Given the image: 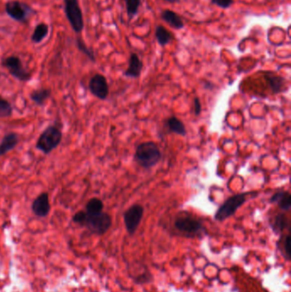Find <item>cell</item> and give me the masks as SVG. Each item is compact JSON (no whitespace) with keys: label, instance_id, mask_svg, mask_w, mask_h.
Segmentation results:
<instances>
[{"label":"cell","instance_id":"30","mask_svg":"<svg viewBox=\"0 0 291 292\" xmlns=\"http://www.w3.org/2000/svg\"><path fill=\"white\" fill-rule=\"evenodd\" d=\"M164 1H166V2H168V3H177L180 2V0H164Z\"/></svg>","mask_w":291,"mask_h":292},{"label":"cell","instance_id":"19","mask_svg":"<svg viewBox=\"0 0 291 292\" xmlns=\"http://www.w3.org/2000/svg\"><path fill=\"white\" fill-rule=\"evenodd\" d=\"M51 90L48 88H40L34 90L30 94L31 100L39 106L45 105V102L51 97Z\"/></svg>","mask_w":291,"mask_h":292},{"label":"cell","instance_id":"22","mask_svg":"<svg viewBox=\"0 0 291 292\" xmlns=\"http://www.w3.org/2000/svg\"><path fill=\"white\" fill-rule=\"evenodd\" d=\"M104 203L98 197H93L90 199L86 205V214L88 215H98L104 210Z\"/></svg>","mask_w":291,"mask_h":292},{"label":"cell","instance_id":"28","mask_svg":"<svg viewBox=\"0 0 291 292\" xmlns=\"http://www.w3.org/2000/svg\"><path fill=\"white\" fill-rule=\"evenodd\" d=\"M194 112H195L196 116H199L202 112V105H201V102L198 98L194 99Z\"/></svg>","mask_w":291,"mask_h":292},{"label":"cell","instance_id":"29","mask_svg":"<svg viewBox=\"0 0 291 292\" xmlns=\"http://www.w3.org/2000/svg\"><path fill=\"white\" fill-rule=\"evenodd\" d=\"M290 245H291V236L287 235L286 236V240H285V245H284V247H285V250H286V253L287 255V258H290V255H291V252H290Z\"/></svg>","mask_w":291,"mask_h":292},{"label":"cell","instance_id":"5","mask_svg":"<svg viewBox=\"0 0 291 292\" xmlns=\"http://www.w3.org/2000/svg\"><path fill=\"white\" fill-rule=\"evenodd\" d=\"M174 227L184 235L194 236L202 231L201 221L188 212H181L174 221Z\"/></svg>","mask_w":291,"mask_h":292},{"label":"cell","instance_id":"6","mask_svg":"<svg viewBox=\"0 0 291 292\" xmlns=\"http://www.w3.org/2000/svg\"><path fill=\"white\" fill-rule=\"evenodd\" d=\"M64 11L72 29L76 33H80L84 29L83 13L80 8L79 0H63Z\"/></svg>","mask_w":291,"mask_h":292},{"label":"cell","instance_id":"7","mask_svg":"<svg viewBox=\"0 0 291 292\" xmlns=\"http://www.w3.org/2000/svg\"><path fill=\"white\" fill-rule=\"evenodd\" d=\"M112 225V218L107 213L104 211L98 215H88L86 214V220L83 227H86L97 235H104L107 233Z\"/></svg>","mask_w":291,"mask_h":292},{"label":"cell","instance_id":"23","mask_svg":"<svg viewBox=\"0 0 291 292\" xmlns=\"http://www.w3.org/2000/svg\"><path fill=\"white\" fill-rule=\"evenodd\" d=\"M124 2H125L128 17L132 20L135 15H137L142 1L141 0H124Z\"/></svg>","mask_w":291,"mask_h":292},{"label":"cell","instance_id":"24","mask_svg":"<svg viewBox=\"0 0 291 292\" xmlns=\"http://www.w3.org/2000/svg\"><path fill=\"white\" fill-rule=\"evenodd\" d=\"M13 114V108L9 101L0 96V118H9Z\"/></svg>","mask_w":291,"mask_h":292},{"label":"cell","instance_id":"4","mask_svg":"<svg viewBox=\"0 0 291 292\" xmlns=\"http://www.w3.org/2000/svg\"><path fill=\"white\" fill-rule=\"evenodd\" d=\"M5 12L9 17L20 23H27L29 18L35 14V10L27 3L12 0L5 3Z\"/></svg>","mask_w":291,"mask_h":292},{"label":"cell","instance_id":"1","mask_svg":"<svg viewBox=\"0 0 291 292\" xmlns=\"http://www.w3.org/2000/svg\"><path fill=\"white\" fill-rule=\"evenodd\" d=\"M134 159L140 167L149 169L157 165L161 159L160 148L154 141L141 143L138 146Z\"/></svg>","mask_w":291,"mask_h":292},{"label":"cell","instance_id":"11","mask_svg":"<svg viewBox=\"0 0 291 292\" xmlns=\"http://www.w3.org/2000/svg\"><path fill=\"white\" fill-rule=\"evenodd\" d=\"M32 211L38 217H46L51 211V203L49 200V194L43 192L39 194L32 204Z\"/></svg>","mask_w":291,"mask_h":292},{"label":"cell","instance_id":"27","mask_svg":"<svg viewBox=\"0 0 291 292\" xmlns=\"http://www.w3.org/2000/svg\"><path fill=\"white\" fill-rule=\"evenodd\" d=\"M212 3L222 8V9H229L234 3V0H211Z\"/></svg>","mask_w":291,"mask_h":292},{"label":"cell","instance_id":"3","mask_svg":"<svg viewBox=\"0 0 291 292\" xmlns=\"http://www.w3.org/2000/svg\"><path fill=\"white\" fill-rule=\"evenodd\" d=\"M251 192H243L236 194L229 197L220 205L214 215V219L217 221H224L235 215L241 206L246 203L248 197L251 196Z\"/></svg>","mask_w":291,"mask_h":292},{"label":"cell","instance_id":"12","mask_svg":"<svg viewBox=\"0 0 291 292\" xmlns=\"http://www.w3.org/2000/svg\"><path fill=\"white\" fill-rule=\"evenodd\" d=\"M144 63L142 60L140 59L138 54L131 53L129 61H128V68L126 70L124 75L128 78L137 79L140 77L143 70Z\"/></svg>","mask_w":291,"mask_h":292},{"label":"cell","instance_id":"16","mask_svg":"<svg viewBox=\"0 0 291 292\" xmlns=\"http://www.w3.org/2000/svg\"><path fill=\"white\" fill-rule=\"evenodd\" d=\"M271 203H277L280 209L289 211L291 208V195L289 191H280L270 198Z\"/></svg>","mask_w":291,"mask_h":292},{"label":"cell","instance_id":"25","mask_svg":"<svg viewBox=\"0 0 291 292\" xmlns=\"http://www.w3.org/2000/svg\"><path fill=\"white\" fill-rule=\"evenodd\" d=\"M76 45H77V48L79 49V51L85 54L86 57H88L92 62L95 63L96 57L94 51H92L91 48L87 47V45L85 44V42L82 39H77V40H76Z\"/></svg>","mask_w":291,"mask_h":292},{"label":"cell","instance_id":"21","mask_svg":"<svg viewBox=\"0 0 291 292\" xmlns=\"http://www.w3.org/2000/svg\"><path fill=\"white\" fill-rule=\"evenodd\" d=\"M290 221L286 215L285 214H279L274 218V220L271 222V227L275 233H282L284 230L289 227Z\"/></svg>","mask_w":291,"mask_h":292},{"label":"cell","instance_id":"9","mask_svg":"<svg viewBox=\"0 0 291 292\" xmlns=\"http://www.w3.org/2000/svg\"><path fill=\"white\" fill-rule=\"evenodd\" d=\"M144 214H145V209L143 206L139 203L133 204L126 210L123 218H124L126 229L129 234L133 235L136 233L138 227H140L141 221L143 219Z\"/></svg>","mask_w":291,"mask_h":292},{"label":"cell","instance_id":"15","mask_svg":"<svg viewBox=\"0 0 291 292\" xmlns=\"http://www.w3.org/2000/svg\"><path fill=\"white\" fill-rule=\"evenodd\" d=\"M19 143V137L15 133H9L3 138L0 143V156L15 149Z\"/></svg>","mask_w":291,"mask_h":292},{"label":"cell","instance_id":"8","mask_svg":"<svg viewBox=\"0 0 291 292\" xmlns=\"http://www.w3.org/2000/svg\"><path fill=\"white\" fill-rule=\"evenodd\" d=\"M2 65L5 68L9 74L18 81L26 82L31 80L32 75L24 68L20 57L9 56L2 61Z\"/></svg>","mask_w":291,"mask_h":292},{"label":"cell","instance_id":"10","mask_svg":"<svg viewBox=\"0 0 291 292\" xmlns=\"http://www.w3.org/2000/svg\"><path fill=\"white\" fill-rule=\"evenodd\" d=\"M89 90L92 95L100 100H105L110 93L107 79L101 74L93 75L89 81Z\"/></svg>","mask_w":291,"mask_h":292},{"label":"cell","instance_id":"13","mask_svg":"<svg viewBox=\"0 0 291 292\" xmlns=\"http://www.w3.org/2000/svg\"><path fill=\"white\" fill-rule=\"evenodd\" d=\"M264 78L274 94L283 93L286 88V79L273 72H265Z\"/></svg>","mask_w":291,"mask_h":292},{"label":"cell","instance_id":"14","mask_svg":"<svg viewBox=\"0 0 291 292\" xmlns=\"http://www.w3.org/2000/svg\"><path fill=\"white\" fill-rule=\"evenodd\" d=\"M160 18L174 29H182L184 27V21L181 16L171 9H164L160 14Z\"/></svg>","mask_w":291,"mask_h":292},{"label":"cell","instance_id":"20","mask_svg":"<svg viewBox=\"0 0 291 292\" xmlns=\"http://www.w3.org/2000/svg\"><path fill=\"white\" fill-rule=\"evenodd\" d=\"M48 33H49V26L45 22H40L36 25L33 34L31 36V39L33 43L39 44L47 37Z\"/></svg>","mask_w":291,"mask_h":292},{"label":"cell","instance_id":"26","mask_svg":"<svg viewBox=\"0 0 291 292\" xmlns=\"http://www.w3.org/2000/svg\"><path fill=\"white\" fill-rule=\"evenodd\" d=\"M86 211L80 210V211L74 214V216H73V221H74V223L78 224V225H80L81 227H83L84 222H85V220H86Z\"/></svg>","mask_w":291,"mask_h":292},{"label":"cell","instance_id":"18","mask_svg":"<svg viewBox=\"0 0 291 292\" xmlns=\"http://www.w3.org/2000/svg\"><path fill=\"white\" fill-rule=\"evenodd\" d=\"M154 36L157 40L158 44L162 47L168 45L170 42H172V40L174 39V36L172 35V33L162 25H158L157 27H155Z\"/></svg>","mask_w":291,"mask_h":292},{"label":"cell","instance_id":"2","mask_svg":"<svg viewBox=\"0 0 291 292\" xmlns=\"http://www.w3.org/2000/svg\"><path fill=\"white\" fill-rule=\"evenodd\" d=\"M63 140V133L56 126H50L42 132L37 143L36 149L49 155L52 150L57 148Z\"/></svg>","mask_w":291,"mask_h":292},{"label":"cell","instance_id":"17","mask_svg":"<svg viewBox=\"0 0 291 292\" xmlns=\"http://www.w3.org/2000/svg\"><path fill=\"white\" fill-rule=\"evenodd\" d=\"M165 126L166 129H168V131L175 135H179V136H185L187 135V131L184 123L176 117L167 118L165 122Z\"/></svg>","mask_w":291,"mask_h":292},{"label":"cell","instance_id":"31","mask_svg":"<svg viewBox=\"0 0 291 292\" xmlns=\"http://www.w3.org/2000/svg\"><path fill=\"white\" fill-rule=\"evenodd\" d=\"M0 76H1V73H0Z\"/></svg>","mask_w":291,"mask_h":292}]
</instances>
